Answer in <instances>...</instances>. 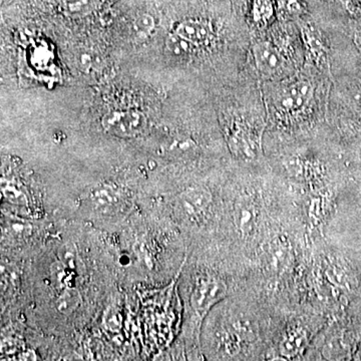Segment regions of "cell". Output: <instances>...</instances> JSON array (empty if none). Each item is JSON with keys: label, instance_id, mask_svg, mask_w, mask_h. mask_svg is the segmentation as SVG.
I'll use <instances>...</instances> for the list:
<instances>
[{"label": "cell", "instance_id": "obj_1", "mask_svg": "<svg viewBox=\"0 0 361 361\" xmlns=\"http://www.w3.org/2000/svg\"><path fill=\"white\" fill-rule=\"evenodd\" d=\"M102 127L114 137L132 139L146 130L148 118L139 111H113L102 118Z\"/></svg>", "mask_w": 361, "mask_h": 361}, {"label": "cell", "instance_id": "obj_2", "mask_svg": "<svg viewBox=\"0 0 361 361\" xmlns=\"http://www.w3.org/2000/svg\"><path fill=\"white\" fill-rule=\"evenodd\" d=\"M227 287L222 279L214 275H202L196 279L190 297L192 308L201 317L226 295Z\"/></svg>", "mask_w": 361, "mask_h": 361}, {"label": "cell", "instance_id": "obj_3", "mask_svg": "<svg viewBox=\"0 0 361 361\" xmlns=\"http://www.w3.org/2000/svg\"><path fill=\"white\" fill-rule=\"evenodd\" d=\"M212 202V195L204 188H190L180 193L178 203L180 210L190 216L204 212Z\"/></svg>", "mask_w": 361, "mask_h": 361}, {"label": "cell", "instance_id": "obj_4", "mask_svg": "<svg viewBox=\"0 0 361 361\" xmlns=\"http://www.w3.org/2000/svg\"><path fill=\"white\" fill-rule=\"evenodd\" d=\"M256 65L266 75H276L283 68V58L280 52L270 44H260L254 49Z\"/></svg>", "mask_w": 361, "mask_h": 361}, {"label": "cell", "instance_id": "obj_5", "mask_svg": "<svg viewBox=\"0 0 361 361\" xmlns=\"http://www.w3.org/2000/svg\"><path fill=\"white\" fill-rule=\"evenodd\" d=\"M175 33L192 45L205 44L211 39L210 27L201 20L182 21L176 28Z\"/></svg>", "mask_w": 361, "mask_h": 361}, {"label": "cell", "instance_id": "obj_6", "mask_svg": "<svg viewBox=\"0 0 361 361\" xmlns=\"http://www.w3.org/2000/svg\"><path fill=\"white\" fill-rule=\"evenodd\" d=\"M90 200L101 210L115 208L122 200V194L115 185L103 183L92 188L90 192Z\"/></svg>", "mask_w": 361, "mask_h": 361}, {"label": "cell", "instance_id": "obj_7", "mask_svg": "<svg viewBox=\"0 0 361 361\" xmlns=\"http://www.w3.org/2000/svg\"><path fill=\"white\" fill-rule=\"evenodd\" d=\"M61 8L71 18H84L97 11L101 0H59Z\"/></svg>", "mask_w": 361, "mask_h": 361}, {"label": "cell", "instance_id": "obj_8", "mask_svg": "<svg viewBox=\"0 0 361 361\" xmlns=\"http://www.w3.org/2000/svg\"><path fill=\"white\" fill-rule=\"evenodd\" d=\"M51 280L52 286L59 292L65 290L68 287H73V273L75 271L68 268L61 260L51 265Z\"/></svg>", "mask_w": 361, "mask_h": 361}, {"label": "cell", "instance_id": "obj_9", "mask_svg": "<svg viewBox=\"0 0 361 361\" xmlns=\"http://www.w3.org/2000/svg\"><path fill=\"white\" fill-rule=\"evenodd\" d=\"M82 303V295L75 287H68L59 292L56 301V308L61 314L70 315L78 310Z\"/></svg>", "mask_w": 361, "mask_h": 361}, {"label": "cell", "instance_id": "obj_10", "mask_svg": "<svg viewBox=\"0 0 361 361\" xmlns=\"http://www.w3.org/2000/svg\"><path fill=\"white\" fill-rule=\"evenodd\" d=\"M156 27L155 18L149 13L137 16L133 23V30L139 39H148Z\"/></svg>", "mask_w": 361, "mask_h": 361}, {"label": "cell", "instance_id": "obj_11", "mask_svg": "<svg viewBox=\"0 0 361 361\" xmlns=\"http://www.w3.org/2000/svg\"><path fill=\"white\" fill-rule=\"evenodd\" d=\"M2 194L9 203L18 206L27 205V196L20 187L16 186L13 183L11 184V183H6L4 186H2Z\"/></svg>", "mask_w": 361, "mask_h": 361}, {"label": "cell", "instance_id": "obj_12", "mask_svg": "<svg viewBox=\"0 0 361 361\" xmlns=\"http://www.w3.org/2000/svg\"><path fill=\"white\" fill-rule=\"evenodd\" d=\"M30 231H32V227L27 223L20 220L7 221L6 229H4L6 234L13 239L25 238L30 235Z\"/></svg>", "mask_w": 361, "mask_h": 361}, {"label": "cell", "instance_id": "obj_13", "mask_svg": "<svg viewBox=\"0 0 361 361\" xmlns=\"http://www.w3.org/2000/svg\"><path fill=\"white\" fill-rule=\"evenodd\" d=\"M59 260L63 261L68 268L75 272L78 269V261H80L75 246L71 243L66 244L59 253Z\"/></svg>", "mask_w": 361, "mask_h": 361}, {"label": "cell", "instance_id": "obj_14", "mask_svg": "<svg viewBox=\"0 0 361 361\" xmlns=\"http://www.w3.org/2000/svg\"><path fill=\"white\" fill-rule=\"evenodd\" d=\"M191 44L187 40L183 39L176 33H172L167 39V49L176 56H183L190 51Z\"/></svg>", "mask_w": 361, "mask_h": 361}, {"label": "cell", "instance_id": "obj_15", "mask_svg": "<svg viewBox=\"0 0 361 361\" xmlns=\"http://www.w3.org/2000/svg\"><path fill=\"white\" fill-rule=\"evenodd\" d=\"M104 323L110 331H118L122 326V315L116 308H108L104 316Z\"/></svg>", "mask_w": 361, "mask_h": 361}, {"label": "cell", "instance_id": "obj_16", "mask_svg": "<svg viewBox=\"0 0 361 361\" xmlns=\"http://www.w3.org/2000/svg\"><path fill=\"white\" fill-rule=\"evenodd\" d=\"M254 18L257 20H265L272 14V4L270 0H255L253 6Z\"/></svg>", "mask_w": 361, "mask_h": 361}, {"label": "cell", "instance_id": "obj_17", "mask_svg": "<svg viewBox=\"0 0 361 361\" xmlns=\"http://www.w3.org/2000/svg\"><path fill=\"white\" fill-rule=\"evenodd\" d=\"M343 8L353 16L361 13V0H338Z\"/></svg>", "mask_w": 361, "mask_h": 361}, {"label": "cell", "instance_id": "obj_18", "mask_svg": "<svg viewBox=\"0 0 361 361\" xmlns=\"http://www.w3.org/2000/svg\"><path fill=\"white\" fill-rule=\"evenodd\" d=\"M280 9L288 13H295L300 9L298 0H278Z\"/></svg>", "mask_w": 361, "mask_h": 361}]
</instances>
